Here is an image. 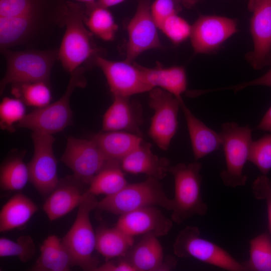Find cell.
I'll return each instance as SVG.
<instances>
[{"label": "cell", "instance_id": "cell-11", "mask_svg": "<svg viewBox=\"0 0 271 271\" xmlns=\"http://www.w3.org/2000/svg\"><path fill=\"white\" fill-rule=\"evenodd\" d=\"M60 160L73 172L77 179L89 185L94 176L111 160L91 139L70 136L67 139L66 148Z\"/></svg>", "mask_w": 271, "mask_h": 271}, {"label": "cell", "instance_id": "cell-47", "mask_svg": "<svg viewBox=\"0 0 271 271\" xmlns=\"http://www.w3.org/2000/svg\"><path fill=\"white\" fill-rule=\"evenodd\" d=\"M271 58V52L268 56V59H267V65H268V60H269V59Z\"/></svg>", "mask_w": 271, "mask_h": 271}, {"label": "cell", "instance_id": "cell-36", "mask_svg": "<svg viewBox=\"0 0 271 271\" xmlns=\"http://www.w3.org/2000/svg\"><path fill=\"white\" fill-rule=\"evenodd\" d=\"M160 29L174 44H179L190 37L191 26L177 14L168 18Z\"/></svg>", "mask_w": 271, "mask_h": 271}, {"label": "cell", "instance_id": "cell-5", "mask_svg": "<svg viewBox=\"0 0 271 271\" xmlns=\"http://www.w3.org/2000/svg\"><path fill=\"white\" fill-rule=\"evenodd\" d=\"M155 205L172 210L173 201L167 196L159 180L148 177L144 181L127 184L117 193L106 196L98 201L96 208L120 216Z\"/></svg>", "mask_w": 271, "mask_h": 271}, {"label": "cell", "instance_id": "cell-46", "mask_svg": "<svg viewBox=\"0 0 271 271\" xmlns=\"http://www.w3.org/2000/svg\"><path fill=\"white\" fill-rule=\"evenodd\" d=\"M254 1V0H249V1H248V7L249 10L250 11H251V10L252 9Z\"/></svg>", "mask_w": 271, "mask_h": 271}, {"label": "cell", "instance_id": "cell-14", "mask_svg": "<svg viewBox=\"0 0 271 271\" xmlns=\"http://www.w3.org/2000/svg\"><path fill=\"white\" fill-rule=\"evenodd\" d=\"M237 31V22L231 18L200 16L191 26V43L195 54L211 53Z\"/></svg>", "mask_w": 271, "mask_h": 271}, {"label": "cell", "instance_id": "cell-8", "mask_svg": "<svg viewBox=\"0 0 271 271\" xmlns=\"http://www.w3.org/2000/svg\"><path fill=\"white\" fill-rule=\"evenodd\" d=\"M174 253L181 258L193 257L202 262L230 271L246 270L227 251L202 238L199 228L187 226L177 235L173 245Z\"/></svg>", "mask_w": 271, "mask_h": 271}, {"label": "cell", "instance_id": "cell-35", "mask_svg": "<svg viewBox=\"0 0 271 271\" xmlns=\"http://www.w3.org/2000/svg\"><path fill=\"white\" fill-rule=\"evenodd\" d=\"M248 161L257 167L262 175L267 174L271 169V133L252 142Z\"/></svg>", "mask_w": 271, "mask_h": 271}, {"label": "cell", "instance_id": "cell-10", "mask_svg": "<svg viewBox=\"0 0 271 271\" xmlns=\"http://www.w3.org/2000/svg\"><path fill=\"white\" fill-rule=\"evenodd\" d=\"M33 157L27 164L29 181L43 197H48L57 186V162L53 151L52 134L32 132Z\"/></svg>", "mask_w": 271, "mask_h": 271}, {"label": "cell", "instance_id": "cell-29", "mask_svg": "<svg viewBox=\"0 0 271 271\" xmlns=\"http://www.w3.org/2000/svg\"><path fill=\"white\" fill-rule=\"evenodd\" d=\"M24 155H15L2 164L0 170L1 188L5 191L23 189L29 181L28 165L23 160Z\"/></svg>", "mask_w": 271, "mask_h": 271}, {"label": "cell", "instance_id": "cell-39", "mask_svg": "<svg viewBox=\"0 0 271 271\" xmlns=\"http://www.w3.org/2000/svg\"><path fill=\"white\" fill-rule=\"evenodd\" d=\"M252 191L256 199L265 200L268 231L271 235V178L263 175L258 177L252 183Z\"/></svg>", "mask_w": 271, "mask_h": 271}, {"label": "cell", "instance_id": "cell-25", "mask_svg": "<svg viewBox=\"0 0 271 271\" xmlns=\"http://www.w3.org/2000/svg\"><path fill=\"white\" fill-rule=\"evenodd\" d=\"M40 254L31 268L33 271H68L72 266L62 239L49 235L40 246Z\"/></svg>", "mask_w": 271, "mask_h": 271}, {"label": "cell", "instance_id": "cell-44", "mask_svg": "<svg viewBox=\"0 0 271 271\" xmlns=\"http://www.w3.org/2000/svg\"><path fill=\"white\" fill-rule=\"evenodd\" d=\"M178 2L182 3L184 6L190 8L195 6L198 2L199 0H177Z\"/></svg>", "mask_w": 271, "mask_h": 271}, {"label": "cell", "instance_id": "cell-24", "mask_svg": "<svg viewBox=\"0 0 271 271\" xmlns=\"http://www.w3.org/2000/svg\"><path fill=\"white\" fill-rule=\"evenodd\" d=\"M37 205L22 193L12 196L0 212V231L12 230L25 225L37 211Z\"/></svg>", "mask_w": 271, "mask_h": 271}, {"label": "cell", "instance_id": "cell-15", "mask_svg": "<svg viewBox=\"0 0 271 271\" xmlns=\"http://www.w3.org/2000/svg\"><path fill=\"white\" fill-rule=\"evenodd\" d=\"M250 31L253 50L246 55L252 67L259 70L267 65L271 52V0H254Z\"/></svg>", "mask_w": 271, "mask_h": 271}, {"label": "cell", "instance_id": "cell-45", "mask_svg": "<svg viewBox=\"0 0 271 271\" xmlns=\"http://www.w3.org/2000/svg\"><path fill=\"white\" fill-rule=\"evenodd\" d=\"M80 3H85L87 7L93 6L96 3L97 0H75Z\"/></svg>", "mask_w": 271, "mask_h": 271}, {"label": "cell", "instance_id": "cell-43", "mask_svg": "<svg viewBox=\"0 0 271 271\" xmlns=\"http://www.w3.org/2000/svg\"><path fill=\"white\" fill-rule=\"evenodd\" d=\"M124 1V0H97L95 5L90 7L96 6L107 9V8L120 4Z\"/></svg>", "mask_w": 271, "mask_h": 271}, {"label": "cell", "instance_id": "cell-32", "mask_svg": "<svg viewBox=\"0 0 271 271\" xmlns=\"http://www.w3.org/2000/svg\"><path fill=\"white\" fill-rule=\"evenodd\" d=\"M271 235L264 232L250 241L249 259L246 270L271 271Z\"/></svg>", "mask_w": 271, "mask_h": 271}, {"label": "cell", "instance_id": "cell-6", "mask_svg": "<svg viewBox=\"0 0 271 271\" xmlns=\"http://www.w3.org/2000/svg\"><path fill=\"white\" fill-rule=\"evenodd\" d=\"M7 69L1 84V94L9 84L38 81L49 83L53 64L58 58V51H3Z\"/></svg>", "mask_w": 271, "mask_h": 271}, {"label": "cell", "instance_id": "cell-22", "mask_svg": "<svg viewBox=\"0 0 271 271\" xmlns=\"http://www.w3.org/2000/svg\"><path fill=\"white\" fill-rule=\"evenodd\" d=\"M145 79L152 88H160L171 93L179 100H183L182 94L187 88V76L182 66L164 67L157 62L154 68L139 65Z\"/></svg>", "mask_w": 271, "mask_h": 271}, {"label": "cell", "instance_id": "cell-38", "mask_svg": "<svg viewBox=\"0 0 271 271\" xmlns=\"http://www.w3.org/2000/svg\"><path fill=\"white\" fill-rule=\"evenodd\" d=\"M177 0H155L151 6V12L157 27L160 29L164 22L180 10Z\"/></svg>", "mask_w": 271, "mask_h": 271}, {"label": "cell", "instance_id": "cell-33", "mask_svg": "<svg viewBox=\"0 0 271 271\" xmlns=\"http://www.w3.org/2000/svg\"><path fill=\"white\" fill-rule=\"evenodd\" d=\"M36 251V247L32 238L28 235L19 237L16 241L1 237L0 256H17L22 262L31 259Z\"/></svg>", "mask_w": 271, "mask_h": 271}, {"label": "cell", "instance_id": "cell-17", "mask_svg": "<svg viewBox=\"0 0 271 271\" xmlns=\"http://www.w3.org/2000/svg\"><path fill=\"white\" fill-rule=\"evenodd\" d=\"M143 123L140 103L129 97L114 96L102 118V131H124L142 136Z\"/></svg>", "mask_w": 271, "mask_h": 271}, {"label": "cell", "instance_id": "cell-28", "mask_svg": "<svg viewBox=\"0 0 271 271\" xmlns=\"http://www.w3.org/2000/svg\"><path fill=\"white\" fill-rule=\"evenodd\" d=\"M36 15L0 18V45L4 51L24 41L31 33Z\"/></svg>", "mask_w": 271, "mask_h": 271}, {"label": "cell", "instance_id": "cell-18", "mask_svg": "<svg viewBox=\"0 0 271 271\" xmlns=\"http://www.w3.org/2000/svg\"><path fill=\"white\" fill-rule=\"evenodd\" d=\"M84 185L74 176L59 180L43 206L49 220H57L80 205L87 192L82 189Z\"/></svg>", "mask_w": 271, "mask_h": 271}, {"label": "cell", "instance_id": "cell-4", "mask_svg": "<svg viewBox=\"0 0 271 271\" xmlns=\"http://www.w3.org/2000/svg\"><path fill=\"white\" fill-rule=\"evenodd\" d=\"M95 196L87 193L78 206L76 219L72 226L62 239L72 265H77L84 270L96 271L98 261L93 255L95 249L96 233L90 219V214L96 208Z\"/></svg>", "mask_w": 271, "mask_h": 271}, {"label": "cell", "instance_id": "cell-20", "mask_svg": "<svg viewBox=\"0 0 271 271\" xmlns=\"http://www.w3.org/2000/svg\"><path fill=\"white\" fill-rule=\"evenodd\" d=\"M119 163L124 172L133 174H144L159 180L167 176L171 166L167 158L154 154L152 145L144 142Z\"/></svg>", "mask_w": 271, "mask_h": 271}, {"label": "cell", "instance_id": "cell-13", "mask_svg": "<svg viewBox=\"0 0 271 271\" xmlns=\"http://www.w3.org/2000/svg\"><path fill=\"white\" fill-rule=\"evenodd\" d=\"M157 28L152 16L150 0H139L136 13L127 25L125 60L132 62L146 51L162 49Z\"/></svg>", "mask_w": 271, "mask_h": 271}, {"label": "cell", "instance_id": "cell-30", "mask_svg": "<svg viewBox=\"0 0 271 271\" xmlns=\"http://www.w3.org/2000/svg\"><path fill=\"white\" fill-rule=\"evenodd\" d=\"M85 24L90 31L103 40L110 41L114 39L118 26L111 13L106 9L94 6L86 8Z\"/></svg>", "mask_w": 271, "mask_h": 271}, {"label": "cell", "instance_id": "cell-27", "mask_svg": "<svg viewBox=\"0 0 271 271\" xmlns=\"http://www.w3.org/2000/svg\"><path fill=\"white\" fill-rule=\"evenodd\" d=\"M119 162L110 160L94 176L87 188V192L95 196L114 194L127 184Z\"/></svg>", "mask_w": 271, "mask_h": 271}, {"label": "cell", "instance_id": "cell-37", "mask_svg": "<svg viewBox=\"0 0 271 271\" xmlns=\"http://www.w3.org/2000/svg\"><path fill=\"white\" fill-rule=\"evenodd\" d=\"M36 15L34 0H0V18Z\"/></svg>", "mask_w": 271, "mask_h": 271}, {"label": "cell", "instance_id": "cell-7", "mask_svg": "<svg viewBox=\"0 0 271 271\" xmlns=\"http://www.w3.org/2000/svg\"><path fill=\"white\" fill-rule=\"evenodd\" d=\"M219 134L226 161V168L220 173L222 181L229 187L244 186L247 177L243 170L248 161L253 141L251 129L248 125L241 126L235 122H228L222 124Z\"/></svg>", "mask_w": 271, "mask_h": 271}, {"label": "cell", "instance_id": "cell-40", "mask_svg": "<svg viewBox=\"0 0 271 271\" xmlns=\"http://www.w3.org/2000/svg\"><path fill=\"white\" fill-rule=\"evenodd\" d=\"M269 64H271V58L268 60V65ZM255 85H262L271 87V68L263 75L252 80L229 87L207 89V92L208 93L212 91L232 90L236 93L245 88Z\"/></svg>", "mask_w": 271, "mask_h": 271}, {"label": "cell", "instance_id": "cell-1", "mask_svg": "<svg viewBox=\"0 0 271 271\" xmlns=\"http://www.w3.org/2000/svg\"><path fill=\"white\" fill-rule=\"evenodd\" d=\"M85 17V9L81 4L69 1L60 15L65 31L58 50V59L64 69L71 73L88 61H94L99 55L92 34L86 28Z\"/></svg>", "mask_w": 271, "mask_h": 271}, {"label": "cell", "instance_id": "cell-3", "mask_svg": "<svg viewBox=\"0 0 271 271\" xmlns=\"http://www.w3.org/2000/svg\"><path fill=\"white\" fill-rule=\"evenodd\" d=\"M86 69L81 66L71 74L66 90L56 101L44 107L36 108L15 125V127L28 128L33 132L53 134L70 125L73 114L70 105V97L75 88L86 85L84 73Z\"/></svg>", "mask_w": 271, "mask_h": 271}, {"label": "cell", "instance_id": "cell-34", "mask_svg": "<svg viewBox=\"0 0 271 271\" xmlns=\"http://www.w3.org/2000/svg\"><path fill=\"white\" fill-rule=\"evenodd\" d=\"M25 103L20 99L4 97L0 104L1 128L9 132L15 131V125L26 115Z\"/></svg>", "mask_w": 271, "mask_h": 271}, {"label": "cell", "instance_id": "cell-12", "mask_svg": "<svg viewBox=\"0 0 271 271\" xmlns=\"http://www.w3.org/2000/svg\"><path fill=\"white\" fill-rule=\"evenodd\" d=\"M94 62L104 73L113 97H129L153 89L137 63L109 60L100 55L96 57Z\"/></svg>", "mask_w": 271, "mask_h": 271}, {"label": "cell", "instance_id": "cell-16", "mask_svg": "<svg viewBox=\"0 0 271 271\" xmlns=\"http://www.w3.org/2000/svg\"><path fill=\"white\" fill-rule=\"evenodd\" d=\"M115 226L133 237L151 234L159 237L169 232L173 221L157 207L151 206L120 215Z\"/></svg>", "mask_w": 271, "mask_h": 271}, {"label": "cell", "instance_id": "cell-9", "mask_svg": "<svg viewBox=\"0 0 271 271\" xmlns=\"http://www.w3.org/2000/svg\"><path fill=\"white\" fill-rule=\"evenodd\" d=\"M149 92V105L154 113L148 134L160 149L166 151L176 132L178 111L183 100L158 87Z\"/></svg>", "mask_w": 271, "mask_h": 271}, {"label": "cell", "instance_id": "cell-21", "mask_svg": "<svg viewBox=\"0 0 271 271\" xmlns=\"http://www.w3.org/2000/svg\"><path fill=\"white\" fill-rule=\"evenodd\" d=\"M187 123L195 161L220 149L222 140L219 133L216 132L196 117L185 105L180 102Z\"/></svg>", "mask_w": 271, "mask_h": 271}, {"label": "cell", "instance_id": "cell-19", "mask_svg": "<svg viewBox=\"0 0 271 271\" xmlns=\"http://www.w3.org/2000/svg\"><path fill=\"white\" fill-rule=\"evenodd\" d=\"M137 271H167L177 264L174 257L164 259L162 246L158 237L153 234L144 235L123 256Z\"/></svg>", "mask_w": 271, "mask_h": 271}, {"label": "cell", "instance_id": "cell-42", "mask_svg": "<svg viewBox=\"0 0 271 271\" xmlns=\"http://www.w3.org/2000/svg\"><path fill=\"white\" fill-rule=\"evenodd\" d=\"M255 129L269 131L271 133V106Z\"/></svg>", "mask_w": 271, "mask_h": 271}, {"label": "cell", "instance_id": "cell-23", "mask_svg": "<svg viewBox=\"0 0 271 271\" xmlns=\"http://www.w3.org/2000/svg\"><path fill=\"white\" fill-rule=\"evenodd\" d=\"M109 160L120 161L143 142L142 136L124 131H102L91 139Z\"/></svg>", "mask_w": 271, "mask_h": 271}, {"label": "cell", "instance_id": "cell-2", "mask_svg": "<svg viewBox=\"0 0 271 271\" xmlns=\"http://www.w3.org/2000/svg\"><path fill=\"white\" fill-rule=\"evenodd\" d=\"M202 165L195 161L188 164L170 166L169 173L174 180L172 220L181 224L194 215L203 216L208 210L201 195Z\"/></svg>", "mask_w": 271, "mask_h": 271}, {"label": "cell", "instance_id": "cell-31", "mask_svg": "<svg viewBox=\"0 0 271 271\" xmlns=\"http://www.w3.org/2000/svg\"><path fill=\"white\" fill-rule=\"evenodd\" d=\"M12 93L25 104L41 108L49 104L52 100L48 83L34 82L12 85Z\"/></svg>", "mask_w": 271, "mask_h": 271}, {"label": "cell", "instance_id": "cell-26", "mask_svg": "<svg viewBox=\"0 0 271 271\" xmlns=\"http://www.w3.org/2000/svg\"><path fill=\"white\" fill-rule=\"evenodd\" d=\"M133 244V236L116 226L101 227L96 232L95 249L106 260L124 256Z\"/></svg>", "mask_w": 271, "mask_h": 271}, {"label": "cell", "instance_id": "cell-41", "mask_svg": "<svg viewBox=\"0 0 271 271\" xmlns=\"http://www.w3.org/2000/svg\"><path fill=\"white\" fill-rule=\"evenodd\" d=\"M96 271H137L131 263L124 257L117 262L107 261L98 266Z\"/></svg>", "mask_w": 271, "mask_h": 271}]
</instances>
